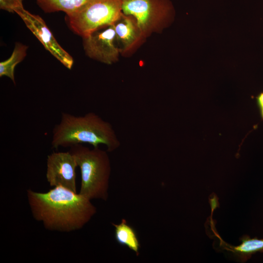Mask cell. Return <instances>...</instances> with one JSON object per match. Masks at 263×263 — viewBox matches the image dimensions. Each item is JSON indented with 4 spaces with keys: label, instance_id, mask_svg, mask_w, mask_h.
<instances>
[{
    "label": "cell",
    "instance_id": "cell-7",
    "mask_svg": "<svg viewBox=\"0 0 263 263\" xmlns=\"http://www.w3.org/2000/svg\"><path fill=\"white\" fill-rule=\"evenodd\" d=\"M15 13L47 51L67 68H72L73 57L57 42L41 17L31 13L24 7L17 10Z\"/></svg>",
    "mask_w": 263,
    "mask_h": 263
},
{
    "label": "cell",
    "instance_id": "cell-3",
    "mask_svg": "<svg viewBox=\"0 0 263 263\" xmlns=\"http://www.w3.org/2000/svg\"><path fill=\"white\" fill-rule=\"evenodd\" d=\"M75 156L81 173L79 193L87 198L106 201L109 196L111 166L107 152L99 148L90 149L82 144L69 150Z\"/></svg>",
    "mask_w": 263,
    "mask_h": 263
},
{
    "label": "cell",
    "instance_id": "cell-4",
    "mask_svg": "<svg viewBox=\"0 0 263 263\" xmlns=\"http://www.w3.org/2000/svg\"><path fill=\"white\" fill-rule=\"evenodd\" d=\"M122 13V0H86L66 15L71 29L83 38L113 25Z\"/></svg>",
    "mask_w": 263,
    "mask_h": 263
},
{
    "label": "cell",
    "instance_id": "cell-5",
    "mask_svg": "<svg viewBox=\"0 0 263 263\" xmlns=\"http://www.w3.org/2000/svg\"><path fill=\"white\" fill-rule=\"evenodd\" d=\"M122 10L135 19L145 38L161 32L174 14L170 0H122Z\"/></svg>",
    "mask_w": 263,
    "mask_h": 263
},
{
    "label": "cell",
    "instance_id": "cell-16",
    "mask_svg": "<svg viewBox=\"0 0 263 263\" xmlns=\"http://www.w3.org/2000/svg\"><path fill=\"white\" fill-rule=\"evenodd\" d=\"M260 110V115L262 120H263V106L259 108Z\"/></svg>",
    "mask_w": 263,
    "mask_h": 263
},
{
    "label": "cell",
    "instance_id": "cell-1",
    "mask_svg": "<svg viewBox=\"0 0 263 263\" xmlns=\"http://www.w3.org/2000/svg\"><path fill=\"white\" fill-rule=\"evenodd\" d=\"M34 218L48 230L69 232L82 228L96 214L91 200L61 186L46 192L27 190Z\"/></svg>",
    "mask_w": 263,
    "mask_h": 263
},
{
    "label": "cell",
    "instance_id": "cell-6",
    "mask_svg": "<svg viewBox=\"0 0 263 263\" xmlns=\"http://www.w3.org/2000/svg\"><path fill=\"white\" fill-rule=\"evenodd\" d=\"M75 156L70 151L53 152L47 156L46 177L53 187L61 186L76 192Z\"/></svg>",
    "mask_w": 263,
    "mask_h": 263
},
{
    "label": "cell",
    "instance_id": "cell-9",
    "mask_svg": "<svg viewBox=\"0 0 263 263\" xmlns=\"http://www.w3.org/2000/svg\"><path fill=\"white\" fill-rule=\"evenodd\" d=\"M116 41L120 53L127 54L145 39L135 19L122 13L114 24Z\"/></svg>",
    "mask_w": 263,
    "mask_h": 263
},
{
    "label": "cell",
    "instance_id": "cell-13",
    "mask_svg": "<svg viewBox=\"0 0 263 263\" xmlns=\"http://www.w3.org/2000/svg\"><path fill=\"white\" fill-rule=\"evenodd\" d=\"M86 0H37L38 5L46 13L62 11L66 15L79 8Z\"/></svg>",
    "mask_w": 263,
    "mask_h": 263
},
{
    "label": "cell",
    "instance_id": "cell-10",
    "mask_svg": "<svg viewBox=\"0 0 263 263\" xmlns=\"http://www.w3.org/2000/svg\"><path fill=\"white\" fill-rule=\"evenodd\" d=\"M114 227V238L120 245L127 247L137 256L139 254L140 243L135 229L122 219L120 223H112Z\"/></svg>",
    "mask_w": 263,
    "mask_h": 263
},
{
    "label": "cell",
    "instance_id": "cell-12",
    "mask_svg": "<svg viewBox=\"0 0 263 263\" xmlns=\"http://www.w3.org/2000/svg\"><path fill=\"white\" fill-rule=\"evenodd\" d=\"M27 46L20 43H17L10 57L0 62V76H6L10 78L15 84V68L26 56Z\"/></svg>",
    "mask_w": 263,
    "mask_h": 263
},
{
    "label": "cell",
    "instance_id": "cell-15",
    "mask_svg": "<svg viewBox=\"0 0 263 263\" xmlns=\"http://www.w3.org/2000/svg\"><path fill=\"white\" fill-rule=\"evenodd\" d=\"M256 102L259 108L263 106V92H261L256 96Z\"/></svg>",
    "mask_w": 263,
    "mask_h": 263
},
{
    "label": "cell",
    "instance_id": "cell-14",
    "mask_svg": "<svg viewBox=\"0 0 263 263\" xmlns=\"http://www.w3.org/2000/svg\"><path fill=\"white\" fill-rule=\"evenodd\" d=\"M22 8H23V0H0V9L15 13L16 11Z\"/></svg>",
    "mask_w": 263,
    "mask_h": 263
},
{
    "label": "cell",
    "instance_id": "cell-11",
    "mask_svg": "<svg viewBox=\"0 0 263 263\" xmlns=\"http://www.w3.org/2000/svg\"><path fill=\"white\" fill-rule=\"evenodd\" d=\"M241 244L233 246L225 245L227 250L231 251L241 262H246L251 256L257 252L263 253V239H258L256 237L251 238L247 235L240 238Z\"/></svg>",
    "mask_w": 263,
    "mask_h": 263
},
{
    "label": "cell",
    "instance_id": "cell-8",
    "mask_svg": "<svg viewBox=\"0 0 263 263\" xmlns=\"http://www.w3.org/2000/svg\"><path fill=\"white\" fill-rule=\"evenodd\" d=\"M83 38V47L90 58L106 64L118 61L120 53L116 41L114 24Z\"/></svg>",
    "mask_w": 263,
    "mask_h": 263
},
{
    "label": "cell",
    "instance_id": "cell-2",
    "mask_svg": "<svg viewBox=\"0 0 263 263\" xmlns=\"http://www.w3.org/2000/svg\"><path fill=\"white\" fill-rule=\"evenodd\" d=\"M82 143L90 144L94 148L105 145L108 152L115 150L120 145L112 125L95 113L76 116L62 113L59 123L53 129L52 148H70Z\"/></svg>",
    "mask_w": 263,
    "mask_h": 263
}]
</instances>
